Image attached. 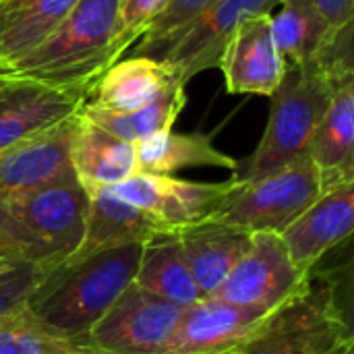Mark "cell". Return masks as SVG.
<instances>
[{
    "mask_svg": "<svg viewBox=\"0 0 354 354\" xmlns=\"http://www.w3.org/2000/svg\"><path fill=\"white\" fill-rule=\"evenodd\" d=\"M145 243H131L60 263L29 297L25 309L46 328L85 338L133 284Z\"/></svg>",
    "mask_w": 354,
    "mask_h": 354,
    "instance_id": "1",
    "label": "cell"
},
{
    "mask_svg": "<svg viewBox=\"0 0 354 354\" xmlns=\"http://www.w3.org/2000/svg\"><path fill=\"white\" fill-rule=\"evenodd\" d=\"M116 8L118 0H79L46 39L6 71L52 85H95L114 64Z\"/></svg>",
    "mask_w": 354,
    "mask_h": 354,
    "instance_id": "2",
    "label": "cell"
},
{
    "mask_svg": "<svg viewBox=\"0 0 354 354\" xmlns=\"http://www.w3.org/2000/svg\"><path fill=\"white\" fill-rule=\"evenodd\" d=\"M336 89L317 64H286L282 83L270 95L272 106L263 137L234 176L255 180L309 156L313 135Z\"/></svg>",
    "mask_w": 354,
    "mask_h": 354,
    "instance_id": "3",
    "label": "cell"
},
{
    "mask_svg": "<svg viewBox=\"0 0 354 354\" xmlns=\"http://www.w3.org/2000/svg\"><path fill=\"white\" fill-rule=\"evenodd\" d=\"M351 322L336 288L311 280L309 288L272 313L236 354H351Z\"/></svg>",
    "mask_w": 354,
    "mask_h": 354,
    "instance_id": "4",
    "label": "cell"
},
{
    "mask_svg": "<svg viewBox=\"0 0 354 354\" xmlns=\"http://www.w3.org/2000/svg\"><path fill=\"white\" fill-rule=\"evenodd\" d=\"M324 191L326 189L317 168L311 158L305 156L261 178H236L232 193L209 220L247 230L251 234H280L309 205H313Z\"/></svg>",
    "mask_w": 354,
    "mask_h": 354,
    "instance_id": "5",
    "label": "cell"
},
{
    "mask_svg": "<svg viewBox=\"0 0 354 354\" xmlns=\"http://www.w3.org/2000/svg\"><path fill=\"white\" fill-rule=\"evenodd\" d=\"M37 261H66L81 245L89 195L77 176L4 199Z\"/></svg>",
    "mask_w": 354,
    "mask_h": 354,
    "instance_id": "6",
    "label": "cell"
},
{
    "mask_svg": "<svg viewBox=\"0 0 354 354\" xmlns=\"http://www.w3.org/2000/svg\"><path fill=\"white\" fill-rule=\"evenodd\" d=\"M311 280L292 263L280 234L255 232L249 251L212 297L270 315L305 292Z\"/></svg>",
    "mask_w": 354,
    "mask_h": 354,
    "instance_id": "7",
    "label": "cell"
},
{
    "mask_svg": "<svg viewBox=\"0 0 354 354\" xmlns=\"http://www.w3.org/2000/svg\"><path fill=\"white\" fill-rule=\"evenodd\" d=\"M93 87L52 85L0 71V156L79 114Z\"/></svg>",
    "mask_w": 354,
    "mask_h": 354,
    "instance_id": "8",
    "label": "cell"
},
{
    "mask_svg": "<svg viewBox=\"0 0 354 354\" xmlns=\"http://www.w3.org/2000/svg\"><path fill=\"white\" fill-rule=\"evenodd\" d=\"M236 178L226 183H195L170 174L137 172L112 187V191L145 216L164 234H178L185 228L209 220L232 193Z\"/></svg>",
    "mask_w": 354,
    "mask_h": 354,
    "instance_id": "9",
    "label": "cell"
},
{
    "mask_svg": "<svg viewBox=\"0 0 354 354\" xmlns=\"http://www.w3.org/2000/svg\"><path fill=\"white\" fill-rule=\"evenodd\" d=\"M282 0H214L199 17L176 31L156 56L185 85L199 73L218 66L226 39L249 17L272 15Z\"/></svg>",
    "mask_w": 354,
    "mask_h": 354,
    "instance_id": "10",
    "label": "cell"
},
{
    "mask_svg": "<svg viewBox=\"0 0 354 354\" xmlns=\"http://www.w3.org/2000/svg\"><path fill=\"white\" fill-rule=\"evenodd\" d=\"M183 309L131 284L93 324L85 340L116 354H162Z\"/></svg>",
    "mask_w": 354,
    "mask_h": 354,
    "instance_id": "11",
    "label": "cell"
},
{
    "mask_svg": "<svg viewBox=\"0 0 354 354\" xmlns=\"http://www.w3.org/2000/svg\"><path fill=\"white\" fill-rule=\"evenodd\" d=\"M270 315L203 297L183 309L162 354H236Z\"/></svg>",
    "mask_w": 354,
    "mask_h": 354,
    "instance_id": "12",
    "label": "cell"
},
{
    "mask_svg": "<svg viewBox=\"0 0 354 354\" xmlns=\"http://www.w3.org/2000/svg\"><path fill=\"white\" fill-rule=\"evenodd\" d=\"M228 93H255L270 97L286 73L274 31L272 15L245 19L226 39L218 58Z\"/></svg>",
    "mask_w": 354,
    "mask_h": 354,
    "instance_id": "13",
    "label": "cell"
},
{
    "mask_svg": "<svg viewBox=\"0 0 354 354\" xmlns=\"http://www.w3.org/2000/svg\"><path fill=\"white\" fill-rule=\"evenodd\" d=\"M354 228V183H344L324 191L290 226L280 232V239L303 272L311 274L319 259L344 243Z\"/></svg>",
    "mask_w": 354,
    "mask_h": 354,
    "instance_id": "14",
    "label": "cell"
},
{
    "mask_svg": "<svg viewBox=\"0 0 354 354\" xmlns=\"http://www.w3.org/2000/svg\"><path fill=\"white\" fill-rule=\"evenodd\" d=\"M79 116L81 112L0 156V199L75 176L71 168V145Z\"/></svg>",
    "mask_w": 354,
    "mask_h": 354,
    "instance_id": "15",
    "label": "cell"
},
{
    "mask_svg": "<svg viewBox=\"0 0 354 354\" xmlns=\"http://www.w3.org/2000/svg\"><path fill=\"white\" fill-rule=\"evenodd\" d=\"M176 239L197 290L201 297H212L249 251L253 234L216 220H205L180 230Z\"/></svg>",
    "mask_w": 354,
    "mask_h": 354,
    "instance_id": "16",
    "label": "cell"
},
{
    "mask_svg": "<svg viewBox=\"0 0 354 354\" xmlns=\"http://www.w3.org/2000/svg\"><path fill=\"white\" fill-rule=\"evenodd\" d=\"M85 191L89 195L85 234L79 249L66 261H77L93 253L131 243H149L164 234L149 216L122 201L112 191V187H93Z\"/></svg>",
    "mask_w": 354,
    "mask_h": 354,
    "instance_id": "17",
    "label": "cell"
},
{
    "mask_svg": "<svg viewBox=\"0 0 354 354\" xmlns=\"http://www.w3.org/2000/svg\"><path fill=\"white\" fill-rule=\"evenodd\" d=\"M183 83L174 71L151 56H131L114 62L95 83L89 102L108 112H135Z\"/></svg>",
    "mask_w": 354,
    "mask_h": 354,
    "instance_id": "18",
    "label": "cell"
},
{
    "mask_svg": "<svg viewBox=\"0 0 354 354\" xmlns=\"http://www.w3.org/2000/svg\"><path fill=\"white\" fill-rule=\"evenodd\" d=\"M71 168L85 189L114 187L137 174L135 143L104 131L81 114L71 145Z\"/></svg>",
    "mask_w": 354,
    "mask_h": 354,
    "instance_id": "19",
    "label": "cell"
},
{
    "mask_svg": "<svg viewBox=\"0 0 354 354\" xmlns=\"http://www.w3.org/2000/svg\"><path fill=\"white\" fill-rule=\"evenodd\" d=\"M309 158L326 191L354 183V81L332 95L309 145Z\"/></svg>",
    "mask_w": 354,
    "mask_h": 354,
    "instance_id": "20",
    "label": "cell"
},
{
    "mask_svg": "<svg viewBox=\"0 0 354 354\" xmlns=\"http://www.w3.org/2000/svg\"><path fill=\"white\" fill-rule=\"evenodd\" d=\"M137 172L174 174L185 168H226L234 174L241 164L220 151L209 135L160 131L135 143Z\"/></svg>",
    "mask_w": 354,
    "mask_h": 354,
    "instance_id": "21",
    "label": "cell"
},
{
    "mask_svg": "<svg viewBox=\"0 0 354 354\" xmlns=\"http://www.w3.org/2000/svg\"><path fill=\"white\" fill-rule=\"evenodd\" d=\"M79 0H0V71L31 52Z\"/></svg>",
    "mask_w": 354,
    "mask_h": 354,
    "instance_id": "22",
    "label": "cell"
},
{
    "mask_svg": "<svg viewBox=\"0 0 354 354\" xmlns=\"http://www.w3.org/2000/svg\"><path fill=\"white\" fill-rule=\"evenodd\" d=\"M133 284L180 309L203 299L187 268L176 234H162L145 243Z\"/></svg>",
    "mask_w": 354,
    "mask_h": 354,
    "instance_id": "23",
    "label": "cell"
},
{
    "mask_svg": "<svg viewBox=\"0 0 354 354\" xmlns=\"http://www.w3.org/2000/svg\"><path fill=\"white\" fill-rule=\"evenodd\" d=\"M272 31L286 64L303 66L322 54L336 29L311 0H282L278 15H272Z\"/></svg>",
    "mask_w": 354,
    "mask_h": 354,
    "instance_id": "24",
    "label": "cell"
},
{
    "mask_svg": "<svg viewBox=\"0 0 354 354\" xmlns=\"http://www.w3.org/2000/svg\"><path fill=\"white\" fill-rule=\"evenodd\" d=\"M187 104V85L185 83H176L172 85L164 95H160L156 102H151L145 108H139L135 112H127V114H118V112H108L102 110L97 106H93L91 102H87L81 110V114L91 120L93 124L102 127L104 131L137 143L149 135H156L160 131H170L172 124L176 122L178 114L183 112Z\"/></svg>",
    "mask_w": 354,
    "mask_h": 354,
    "instance_id": "25",
    "label": "cell"
},
{
    "mask_svg": "<svg viewBox=\"0 0 354 354\" xmlns=\"http://www.w3.org/2000/svg\"><path fill=\"white\" fill-rule=\"evenodd\" d=\"M0 354H116L39 324L25 307L0 324Z\"/></svg>",
    "mask_w": 354,
    "mask_h": 354,
    "instance_id": "26",
    "label": "cell"
},
{
    "mask_svg": "<svg viewBox=\"0 0 354 354\" xmlns=\"http://www.w3.org/2000/svg\"><path fill=\"white\" fill-rule=\"evenodd\" d=\"M168 4L170 0H118L110 50L112 62H118L145 35Z\"/></svg>",
    "mask_w": 354,
    "mask_h": 354,
    "instance_id": "27",
    "label": "cell"
},
{
    "mask_svg": "<svg viewBox=\"0 0 354 354\" xmlns=\"http://www.w3.org/2000/svg\"><path fill=\"white\" fill-rule=\"evenodd\" d=\"M56 261H21L0 276V324L21 311L33 290L58 268Z\"/></svg>",
    "mask_w": 354,
    "mask_h": 354,
    "instance_id": "28",
    "label": "cell"
},
{
    "mask_svg": "<svg viewBox=\"0 0 354 354\" xmlns=\"http://www.w3.org/2000/svg\"><path fill=\"white\" fill-rule=\"evenodd\" d=\"M214 0H170L166 10L151 23L145 35L137 41L135 56H156L160 48L187 23L199 17Z\"/></svg>",
    "mask_w": 354,
    "mask_h": 354,
    "instance_id": "29",
    "label": "cell"
},
{
    "mask_svg": "<svg viewBox=\"0 0 354 354\" xmlns=\"http://www.w3.org/2000/svg\"><path fill=\"white\" fill-rule=\"evenodd\" d=\"M0 259L10 261H37L33 257V251L15 224V220L8 214L6 201L0 199Z\"/></svg>",
    "mask_w": 354,
    "mask_h": 354,
    "instance_id": "30",
    "label": "cell"
},
{
    "mask_svg": "<svg viewBox=\"0 0 354 354\" xmlns=\"http://www.w3.org/2000/svg\"><path fill=\"white\" fill-rule=\"evenodd\" d=\"M332 29L354 23V0H311Z\"/></svg>",
    "mask_w": 354,
    "mask_h": 354,
    "instance_id": "31",
    "label": "cell"
},
{
    "mask_svg": "<svg viewBox=\"0 0 354 354\" xmlns=\"http://www.w3.org/2000/svg\"><path fill=\"white\" fill-rule=\"evenodd\" d=\"M351 354H354V353H351Z\"/></svg>",
    "mask_w": 354,
    "mask_h": 354,
    "instance_id": "32",
    "label": "cell"
}]
</instances>
